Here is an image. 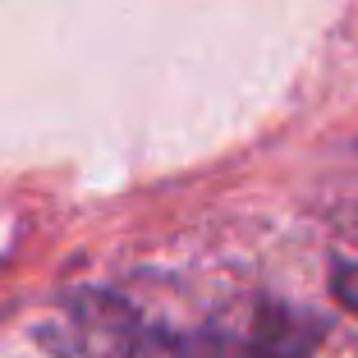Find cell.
I'll use <instances>...</instances> for the list:
<instances>
[{
  "instance_id": "6da1fadb",
  "label": "cell",
  "mask_w": 358,
  "mask_h": 358,
  "mask_svg": "<svg viewBox=\"0 0 358 358\" xmlns=\"http://www.w3.org/2000/svg\"><path fill=\"white\" fill-rule=\"evenodd\" d=\"M60 358H313L322 322L303 308L257 299L239 322L166 327L115 289H83L42 331Z\"/></svg>"
},
{
  "instance_id": "7a4b0ae2",
  "label": "cell",
  "mask_w": 358,
  "mask_h": 358,
  "mask_svg": "<svg viewBox=\"0 0 358 358\" xmlns=\"http://www.w3.org/2000/svg\"><path fill=\"white\" fill-rule=\"evenodd\" d=\"M340 299H345L349 308H358V271L354 275H340Z\"/></svg>"
}]
</instances>
